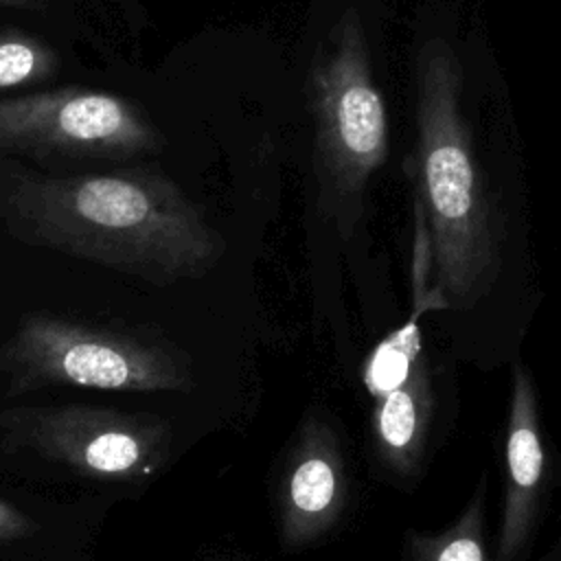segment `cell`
Masks as SVG:
<instances>
[{"label": "cell", "instance_id": "cell-12", "mask_svg": "<svg viewBox=\"0 0 561 561\" xmlns=\"http://www.w3.org/2000/svg\"><path fill=\"white\" fill-rule=\"evenodd\" d=\"M59 57L44 39L18 31H0V90L35 85L57 72Z\"/></svg>", "mask_w": 561, "mask_h": 561}, {"label": "cell", "instance_id": "cell-2", "mask_svg": "<svg viewBox=\"0 0 561 561\" xmlns=\"http://www.w3.org/2000/svg\"><path fill=\"white\" fill-rule=\"evenodd\" d=\"M419 184L432 287L445 307H473L495 283L500 248L491 204L462 114V70L443 39H430L416 70Z\"/></svg>", "mask_w": 561, "mask_h": 561}, {"label": "cell", "instance_id": "cell-10", "mask_svg": "<svg viewBox=\"0 0 561 561\" xmlns=\"http://www.w3.org/2000/svg\"><path fill=\"white\" fill-rule=\"evenodd\" d=\"M436 307H445L440 296L434 289L425 287L423 283H414V311L410 320L394 333H390L386 340H381L366 362L364 383L375 399L394 390L410 377L412 368L423 357L419 318L423 316L425 309Z\"/></svg>", "mask_w": 561, "mask_h": 561}, {"label": "cell", "instance_id": "cell-8", "mask_svg": "<svg viewBox=\"0 0 561 561\" xmlns=\"http://www.w3.org/2000/svg\"><path fill=\"white\" fill-rule=\"evenodd\" d=\"M506 493L497 535V561H515L528 541L539 506L546 449L530 370L524 362L513 364L511 403L504 440Z\"/></svg>", "mask_w": 561, "mask_h": 561}, {"label": "cell", "instance_id": "cell-4", "mask_svg": "<svg viewBox=\"0 0 561 561\" xmlns=\"http://www.w3.org/2000/svg\"><path fill=\"white\" fill-rule=\"evenodd\" d=\"M11 390L50 383L118 392H180L193 386L188 362L136 335L28 313L0 348Z\"/></svg>", "mask_w": 561, "mask_h": 561}, {"label": "cell", "instance_id": "cell-7", "mask_svg": "<svg viewBox=\"0 0 561 561\" xmlns=\"http://www.w3.org/2000/svg\"><path fill=\"white\" fill-rule=\"evenodd\" d=\"M344 502V460L335 434L320 416H309L283 482V543L298 548L324 535L337 522Z\"/></svg>", "mask_w": 561, "mask_h": 561}, {"label": "cell", "instance_id": "cell-5", "mask_svg": "<svg viewBox=\"0 0 561 561\" xmlns=\"http://www.w3.org/2000/svg\"><path fill=\"white\" fill-rule=\"evenodd\" d=\"M162 147L145 110L118 94L59 88L0 99V153L35 160H127Z\"/></svg>", "mask_w": 561, "mask_h": 561}, {"label": "cell", "instance_id": "cell-11", "mask_svg": "<svg viewBox=\"0 0 561 561\" xmlns=\"http://www.w3.org/2000/svg\"><path fill=\"white\" fill-rule=\"evenodd\" d=\"M414 561H489L482 535V500L476 497L458 522L434 535L412 537Z\"/></svg>", "mask_w": 561, "mask_h": 561}, {"label": "cell", "instance_id": "cell-14", "mask_svg": "<svg viewBox=\"0 0 561 561\" xmlns=\"http://www.w3.org/2000/svg\"><path fill=\"white\" fill-rule=\"evenodd\" d=\"M48 0H0V7L11 9H28V11H42Z\"/></svg>", "mask_w": 561, "mask_h": 561}, {"label": "cell", "instance_id": "cell-6", "mask_svg": "<svg viewBox=\"0 0 561 561\" xmlns=\"http://www.w3.org/2000/svg\"><path fill=\"white\" fill-rule=\"evenodd\" d=\"M0 430L55 462L105 480L149 478L171 449L162 419L75 403L4 410Z\"/></svg>", "mask_w": 561, "mask_h": 561}, {"label": "cell", "instance_id": "cell-1", "mask_svg": "<svg viewBox=\"0 0 561 561\" xmlns=\"http://www.w3.org/2000/svg\"><path fill=\"white\" fill-rule=\"evenodd\" d=\"M0 217L26 243L153 285L199 278L224 254L199 206L153 169L50 175L0 153Z\"/></svg>", "mask_w": 561, "mask_h": 561}, {"label": "cell", "instance_id": "cell-9", "mask_svg": "<svg viewBox=\"0 0 561 561\" xmlns=\"http://www.w3.org/2000/svg\"><path fill=\"white\" fill-rule=\"evenodd\" d=\"M432 414V386L421 357L410 377L394 390L375 399V438L383 462L397 473H412L423 456Z\"/></svg>", "mask_w": 561, "mask_h": 561}, {"label": "cell", "instance_id": "cell-3", "mask_svg": "<svg viewBox=\"0 0 561 561\" xmlns=\"http://www.w3.org/2000/svg\"><path fill=\"white\" fill-rule=\"evenodd\" d=\"M322 204L342 228L355 221L368 180L388 158V114L373 77L364 24L348 9L311 70Z\"/></svg>", "mask_w": 561, "mask_h": 561}, {"label": "cell", "instance_id": "cell-13", "mask_svg": "<svg viewBox=\"0 0 561 561\" xmlns=\"http://www.w3.org/2000/svg\"><path fill=\"white\" fill-rule=\"evenodd\" d=\"M33 530H35V524L24 513H20L13 504L0 497V543L22 539Z\"/></svg>", "mask_w": 561, "mask_h": 561}, {"label": "cell", "instance_id": "cell-15", "mask_svg": "<svg viewBox=\"0 0 561 561\" xmlns=\"http://www.w3.org/2000/svg\"><path fill=\"white\" fill-rule=\"evenodd\" d=\"M559 561H561V559H559Z\"/></svg>", "mask_w": 561, "mask_h": 561}]
</instances>
